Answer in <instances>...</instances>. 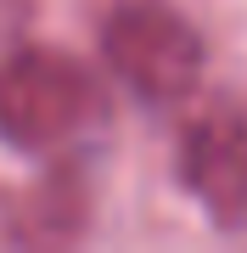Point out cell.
<instances>
[{
	"label": "cell",
	"mask_w": 247,
	"mask_h": 253,
	"mask_svg": "<svg viewBox=\"0 0 247 253\" xmlns=\"http://www.w3.org/2000/svg\"><path fill=\"white\" fill-rule=\"evenodd\" d=\"M101 84L68 51L23 45L0 56V141L11 152H62L101 124Z\"/></svg>",
	"instance_id": "obj_1"
},
{
	"label": "cell",
	"mask_w": 247,
	"mask_h": 253,
	"mask_svg": "<svg viewBox=\"0 0 247 253\" xmlns=\"http://www.w3.org/2000/svg\"><path fill=\"white\" fill-rule=\"evenodd\" d=\"M101 56L129 96L169 107L191 96L202 79V40L197 28L163 0H118L101 23Z\"/></svg>",
	"instance_id": "obj_2"
},
{
	"label": "cell",
	"mask_w": 247,
	"mask_h": 253,
	"mask_svg": "<svg viewBox=\"0 0 247 253\" xmlns=\"http://www.w3.org/2000/svg\"><path fill=\"white\" fill-rule=\"evenodd\" d=\"M174 169L219 231H247V113L236 101H213L185 124Z\"/></svg>",
	"instance_id": "obj_3"
},
{
	"label": "cell",
	"mask_w": 247,
	"mask_h": 253,
	"mask_svg": "<svg viewBox=\"0 0 247 253\" xmlns=\"http://www.w3.org/2000/svg\"><path fill=\"white\" fill-rule=\"evenodd\" d=\"M90 225V180L79 163H56L34 186L11 191L0 208V236L23 248H68Z\"/></svg>",
	"instance_id": "obj_4"
}]
</instances>
